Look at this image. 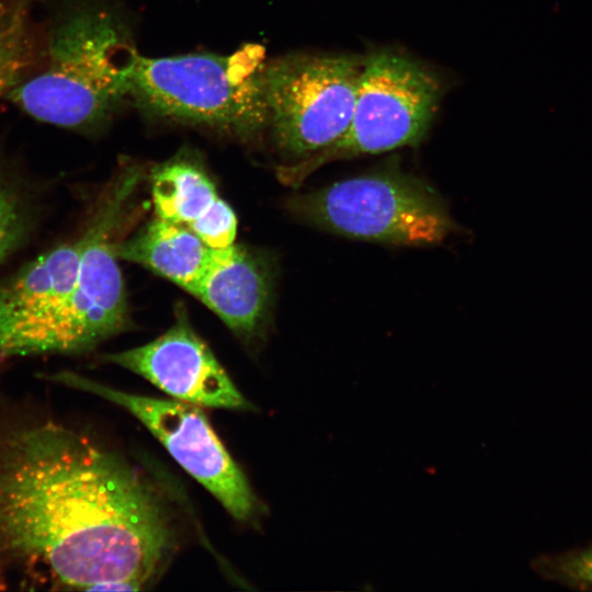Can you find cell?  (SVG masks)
<instances>
[{"label":"cell","mask_w":592,"mask_h":592,"mask_svg":"<svg viewBox=\"0 0 592 592\" xmlns=\"http://www.w3.org/2000/svg\"><path fill=\"white\" fill-rule=\"evenodd\" d=\"M178 311L175 322L155 340L105 354L103 361L140 375L179 401L207 408H252L194 331L186 314Z\"/></svg>","instance_id":"30bf717a"},{"label":"cell","mask_w":592,"mask_h":592,"mask_svg":"<svg viewBox=\"0 0 592 592\" xmlns=\"http://www.w3.org/2000/svg\"><path fill=\"white\" fill-rule=\"evenodd\" d=\"M48 378L126 409L231 516L247 522L255 515L258 502L247 477L224 447L200 407L179 400L124 392L73 372H58Z\"/></svg>","instance_id":"ba28073f"},{"label":"cell","mask_w":592,"mask_h":592,"mask_svg":"<svg viewBox=\"0 0 592 592\" xmlns=\"http://www.w3.org/2000/svg\"><path fill=\"white\" fill-rule=\"evenodd\" d=\"M264 48L230 55L136 57L129 101L146 116L208 128L241 140L266 133Z\"/></svg>","instance_id":"3957f363"},{"label":"cell","mask_w":592,"mask_h":592,"mask_svg":"<svg viewBox=\"0 0 592 592\" xmlns=\"http://www.w3.org/2000/svg\"><path fill=\"white\" fill-rule=\"evenodd\" d=\"M213 252L189 227L159 217L116 247L118 260L143 265L186 292L202 277Z\"/></svg>","instance_id":"7c38bea8"},{"label":"cell","mask_w":592,"mask_h":592,"mask_svg":"<svg viewBox=\"0 0 592 592\" xmlns=\"http://www.w3.org/2000/svg\"><path fill=\"white\" fill-rule=\"evenodd\" d=\"M34 71L7 96L36 121L94 135L129 101L138 55L106 0H45Z\"/></svg>","instance_id":"7a4b0ae2"},{"label":"cell","mask_w":592,"mask_h":592,"mask_svg":"<svg viewBox=\"0 0 592 592\" xmlns=\"http://www.w3.org/2000/svg\"><path fill=\"white\" fill-rule=\"evenodd\" d=\"M150 477L53 420L0 429V561L62 584L141 589L175 548V515Z\"/></svg>","instance_id":"6da1fadb"},{"label":"cell","mask_w":592,"mask_h":592,"mask_svg":"<svg viewBox=\"0 0 592 592\" xmlns=\"http://www.w3.org/2000/svg\"><path fill=\"white\" fill-rule=\"evenodd\" d=\"M35 0H0V98L21 84L36 68L41 53Z\"/></svg>","instance_id":"5bb4252c"},{"label":"cell","mask_w":592,"mask_h":592,"mask_svg":"<svg viewBox=\"0 0 592 592\" xmlns=\"http://www.w3.org/2000/svg\"><path fill=\"white\" fill-rule=\"evenodd\" d=\"M441 96L436 73L410 56L382 49L363 57L346 132L318 156L283 168L282 177L298 182L326 162L418 145Z\"/></svg>","instance_id":"5b68a950"},{"label":"cell","mask_w":592,"mask_h":592,"mask_svg":"<svg viewBox=\"0 0 592 592\" xmlns=\"http://www.w3.org/2000/svg\"><path fill=\"white\" fill-rule=\"evenodd\" d=\"M151 195L157 217L189 228L220 198L206 171L185 155L152 171Z\"/></svg>","instance_id":"4fadbf2b"},{"label":"cell","mask_w":592,"mask_h":592,"mask_svg":"<svg viewBox=\"0 0 592 592\" xmlns=\"http://www.w3.org/2000/svg\"><path fill=\"white\" fill-rule=\"evenodd\" d=\"M141 179L129 164L111 181L84 231L73 289L53 329L47 353L86 352L123 331L128 304L116 247Z\"/></svg>","instance_id":"52a82bcc"},{"label":"cell","mask_w":592,"mask_h":592,"mask_svg":"<svg viewBox=\"0 0 592 592\" xmlns=\"http://www.w3.org/2000/svg\"><path fill=\"white\" fill-rule=\"evenodd\" d=\"M84 231L42 253L0 283V355L47 353L77 277Z\"/></svg>","instance_id":"9c48e42d"},{"label":"cell","mask_w":592,"mask_h":592,"mask_svg":"<svg viewBox=\"0 0 592 592\" xmlns=\"http://www.w3.org/2000/svg\"><path fill=\"white\" fill-rule=\"evenodd\" d=\"M537 568L553 580L592 590V546L545 557L537 562Z\"/></svg>","instance_id":"2e32d148"},{"label":"cell","mask_w":592,"mask_h":592,"mask_svg":"<svg viewBox=\"0 0 592 592\" xmlns=\"http://www.w3.org/2000/svg\"><path fill=\"white\" fill-rule=\"evenodd\" d=\"M32 215L25 195L0 171V263L26 240Z\"/></svg>","instance_id":"9a60e30c"},{"label":"cell","mask_w":592,"mask_h":592,"mask_svg":"<svg viewBox=\"0 0 592 592\" xmlns=\"http://www.w3.org/2000/svg\"><path fill=\"white\" fill-rule=\"evenodd\" d=\"M190 229L212 249H223L235 243L237 218L232 208L219 198L212 209Z\"/></svg>","instance_id":"e0dca14e"},{"label":"cell","mask_w":592,"mask_h":592,"mask_svg":"<svg viewBox=\"0 0 592 592\" xmlns=\"http://www.w3.org/2000/svg\"><path fill=\"white\" fill-rule=\"evenodd\" d=\"M362 65L358 56L306 53L266 62V132L283 157L306 161L343 136L351 123Z\"/></svg>","instance_id":"8992f818"},{"label":"cell","mask_w":592,"mask_h":592,"mask_svg":"<svg viewBox=\"0 0 592 592\" xmlns=\"http://www.w3.org/2000/svg\"><path fill=\"white\" fill-rule=\"evenodd\" d=\"M289 205L323 230L385 244H436L455 230L439 195L395 163L295 196Z\"/></svg>","instance_id":"277c9868"},{"label":"cell","mask_w":592,"mask_h":592,"mask_svg":"<svg viewBox=\"0 0 592 592\" xmlns=\"http://www.w3.org/2000/svg\"><path fill=\"white\" fill-rule=\"evenodd\" d=\"M240 338L262 337L272 305V276L265 261L244 247L214 249L202 277L187 292Z\"/></svg>","instance_id":"8fae6325"}]
</instances>
